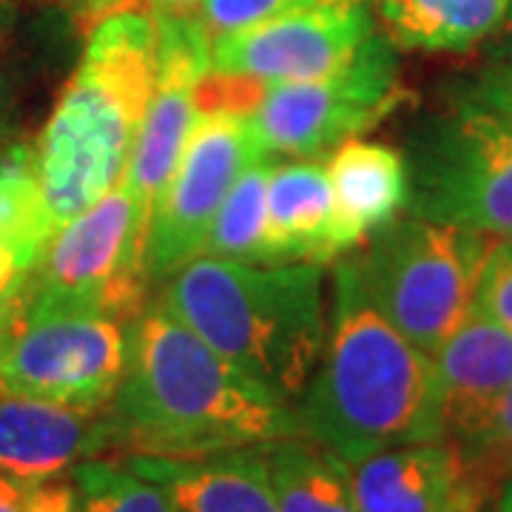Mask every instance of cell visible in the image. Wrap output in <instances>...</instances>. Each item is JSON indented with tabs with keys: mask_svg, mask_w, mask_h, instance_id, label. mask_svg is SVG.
<instances>
[{
	"mask_svg": "<svg viewBox=\"0 0 512 512\" xmlns=\"http://www.w3.org/2000/svg\"><path fill=\"white\" fill-rule=\"evenodd\" d=\"M106 450H114L109 407H66L0 387V473L55 478Z\"/></svg>",
	"mask_w": 512,
	"mask_h": 512,
	"instance_id": "5bb4252c",
	"label": "cell"
},
{
	"mask_svg": "<svg viewBox=\"0 0 512 512\" xmlns=\"http://www.w3.org/2000/svg\"><path fill=\"white\" fill-rule=\"evenodd\" d=\"M376 35L365 0H319L305 9L211 40V69L265 83L339 72Z\"/></svg>",
	"mask_w": 512,
	"mask_h": 512,
	"instance_id": "8fae6325",
	"label": "cell"
},
{
	"mask_svg": "<svg viewBox=\"0 0 512 512\" xmlns=\"http://www.w3.org/2000/svg\"><path fill=\"white\" fill-rule=\"evenodd\" d=\"M441 439H473L512 387V333L476 308L433 353Z\"/></svg>",
	"mask_w": 512,
	"mask_h": 512,
	"instance_id": "9a60e30c",
	"label": "cell"
},
{
	"mask_svg": "<svg viewBox=\"0 0 512 512\" xmlns=\"http://www.w3.org/2000/svg\"><path fill=\"white\" fill-rule=\"evenodd\" d=\"M510 12L512 0H376L382 35L407 52H467Z\"/></svg>",
	"mask_w": 512,
	"mask_h": 512,
	"instance_id": "d6986e66",
	"label": "cell"
},
{
	"mask_svg": "<svg viewBox=\"0 0 512 512\" xmlns=\"http://www.w3.org/2000/svg\"><path fill=\"white\" fill-rule=\"evenodd\" d=\"M126 464L171 495L180 512H279L262 444L202 456H126Z\"/></svg>",
	"mask_w": 512,
	"mask_h": 512,
	"instance_id": "2e32d148",
	"label": "cell"
},
{
	"mask_svg": "<svg viewBox=\"0 0 512 512\" xmlns=\"http://www.w3.org/2000/svg\"><path fill=\"white\" fill-rule=\"evenodd\" d=\"M328 322L322 359L293 407L302 436L345 464L402 444L439 441L433 356L404 339L370 302L353 256L336 265Z\"/></svg>",
	"mask_w": 512,
	"mask_h": 512,
	"instance_id": "7a4b0ae2",
	"label": "cell"
},
{
	"mask_svg": "<svg viewBox=\"0 0 512 512\" xmlns=\"http://www.w3.org/2000/svg\"><path fill=\"white\" fill-rule=\"evenodd\" d=\"M114 450L202 456L302 436L296 410L222 359L163 305L128 322V362L109 402Z\"/></svg>",
	"mask_w": 512,
	"mask_h": 512,
	"instance_id": "6da1fadb",
	"label": "cell"
},
{
	"mask_svg": "<svg viewBox=\"0 0 512 512\" xmlns=\"http://www.w3.org/2000/svg\"><path fill=\"white\" fill-rule=\"evenodd\" d=\"M202 0H143L151 15H197Z\"/></svg>",
	"mask_w": 512,
	"mask_h": 512,
	"instance_id": "4dcf8cb0",
	"label": "cell"
},
{
	"mask_svg": "<svg viewBox=\"0 0 512 512\" xmlns=\"http://www.w3.org/2000/svg\"><path fill=\"white\" fill-rule=\"evenodd\" d=\"M66 9H72V15L83 26L86 32L92 29L97 20H103L111 12H120V9H143V0H60Z\"/></svg>",
	"mask_w": 512,
	"mask_h": 512,
	"instance_id": "f1b7e54d",
	"label": "cell"
},
{
	"mask_svg": "<svg viewBox=\"0 0 512 512\" xmlns=\"http://www.w3.org/2000/svg\"><path fill=\"white\" fill-rule=\"evenodd\" d=\"M325 171L336 200L342 251L362 245L407 208V160L396 148L353 137L330 151Z\"/></svg>",
	"mask_w": 512,
	"mask_h": 512,
	"instance_id": "e0dca14e",
	"label": "cell"
},
{
	"mask_svg": "<svg viewBox=\"0 0 512 512\" xmlns=\"http://www.w3.org/2000/svg\"><path fill=\"white\" fill-rule=\"evenodd\" d=\"M154 80V15L120 9L97 20L35 151L37 180L57 228L123 180Z\"/></svg>",
	"mask_w": 512,
	"mask_h": 512,
	"instance_id": "277c9868",
	"label": "cell"
},
{
	"mask_svg": "<svg viewBox=\"0 0 512 512\" xmlns=\"http://www.w3.org/2000/svg\"><path fill=\"white\" fill-rule=\"evenodd\" d=\"M458 447L490 487L512 476V387L495 404L490 419L484 421L476 436Z\"/></svg>",
	"mask_w": 512,
	"mask_h": 512,
	"instance_id": "cb8c5ba5",
	"label": "cell"
},
{
	"mask_svg": "<svg viewBox=\"0 0 512 512\" xmlns=\"http://www.w3.org/2000/svg\"><path fill=\"white\" fill-rule=\"evenodd\" d=\"M365 242L353 259L370 302L433 356L473 311L478 274L495 239L410 214Z\"/></svg>",
	"mask_w": 512,
	"mask_h": 512,
	"instance_id": "5b68a950",
	"label": "cell"
},
{
	"mask_svg": "<svg viewBox=\"0 0 512 512\" xmlns=\"http://www.w3.org/2000/svg\"><path fill=\"white\" fill-rule=\"evenodd\" d=\"M393 52L396 46L376 32L339 72L268 83L254 111L265 151L316 160L382 123L407 97Z\"/></svg>",
	"mask_w": 512,
	"mask_h": 512,
	"instance_id": "9c48e42d",
	"label": "cell"
},
{
	"mask_svg": "<svg viewBox=\"0 0 512 512\" xmlns=\"http://www.w3.org/2000/svg\"><path fill=\"white\" fill-rule=\"evenodd\" d=\"M157 305L288 404L305 393L328 339L325 271L316 262L197 256L165 279Z\"/></svg>",
	"mask_w": 512,
	"mask_h": 512,
	"instance_id": "3957f363",
	"label": "cell"
},
{
	"mask_svg": "<svg viewBox=\"0 0 512 512\" xmlns=\"http://www.w3.org/2000/svg\"><path fill=\"white\" fill-rule=\"evenodd\" d=\"M407 208L421 220L512 239V123L473 97L416 131Z\"/></svg>",
	"mask_w": 512,
	"mask_h": 512,
	"instance_id": "8992f818",
	"label": "cell"
},
{
	"mask_svg": "<svg viewBox=\"0 0 512 512\" xmlns=\"http://www.w3.org/2000/svg\"><path fill=\"white\" fill-rule=\"evenodd\" d=\"M268 154L251 163L228 197L220 205L217 217L208 228V237L200 256L248 262V265H274L276 256L268 242Z\"/></svg>",
	"mask_w": 512,
	"mask_h": 512,
	"instance_id": "7402d4cb",
	"label": "cell"
},
{
	"mask_svg": "<svg viewBox=\"0 0 512 512\" xmlns=\"http://www.w3.org/2000/svg\"><path fill=\"white\" fill-rule=\"evenodd\" d=\"M57 234L37 180L35 154L15 151L0 160V282L23 285Z\"/></svg>",
	"mask_w": 512,
	"mask_h": 512,
	"instance_id": "ffe728a7",
	"label": "cell"
},
{
	"mask_svg": "<svg viewBox=\"0 0 512 512\" xmlns=\"http://www.w3.org/2000/svg\"><path fill=\"white\" fill-rule=\"evenodd\" d=\"M279 512H359L348 464L305 436L262 444Z\"/></svg>",
	"mask_w": 512,
	"mask_h": 512,
	"instance_id": "44dd1931",
	"label": "cell"
},
{
	"mask_svg": "<svg viewBox=\"0 0 512 512\" xmlns=\"http://www.w3.org/2000/svg\"><path fill=\"white\" fill-rule=\"evenodd\" d=\"M0 109H3V100H0ZM0 123H3V120H0Z\"/></svg>",
	"mask_w": 512,
	"mask_h": 512,
	"instance_id": "836d02e7",
	"label": "cell"
},
{
	"mask_svg": "<svg viewBox=\"0 0 512 512\" xmlns=\"http://www.w3.org/2000/svg\"><path fill=\"white\" fill-rule=\"evenodd\" d=\"M0 512H74L72 476L18 478L0 473Z\"/></svg>",
	"mask_w": 512,
	"mask_h": 512,
	"instance_id": "484cf974",
	"label": "cell"
},
{
	"mask_svg": "<svg viewBox=\"0 0 512 512\" xmlns=\"http://www.w3.org/2000/svg\"><path fill=\"white\" fill-rule=\"evenodd\" d=\"M311 3H319V0H202L197 20L214 40V37L259 26L279 15H288L293 9H305Z\"/></svg>",
	"mask_w": 512,
	"mask_h": 512,
	"instance_id": "d4e9b609",
	"label": "cell"
},
{
	"mask_svg": "<svg viewBox=\"0 0 512 512\" xmlns=\"http://www.w3.org/2000/svg\"><path fill=\"white\" fill-rule=\"evenodd\" d=\"M507 43L501 46V52H498V57H507V60H512V12H510V18H507Z\"/></svg>",
	"mask_w": 512,
	"mask_h": 512,
	"instance_id": "d6a6232c",
	"label": "cell"
},
{
	"mask_svg": "<svg viewBox=\"0 0 512 512\" xmlns=\"http://www.w3.org/2000/svg\"><path fill=\"white\" fill-rule=\"evenodd\" d=\"M74 512H180L171 495L123 461L86 458L72 467Z\"/></svg>",
	"mask_w": 512,
	"mask_h": 512,
	"instance_id": "603a6c76",
	"label": "cell"
},
{
	"mask_svg": "<svg viewBox=\"0 0 512 512\" xmlns=\"http://www.w3.org/2000/svg\"><path fill=\"white\" fill-rule=\"evenodd\" d=\"M268 151L256 134L254 117L197 114L183 157L151 214L148 271L168 279L202 254L208 228L239 174Z\"/></svg>",
	"mask_w": 512,
	"mask_h": 512,
	"instance_id": "30bf717a",
	"label": "cell"
},
{
	"mask_svg": "<svg viewBox=\"0 0 512 512\" xmlns=\"http://www.w3.org/2000/svg\"><path fill=\"white\" fill-rule=\"evenodd\" d=\"M470 97L512 123V60L495 55L493 63L476 77Z\"/></svg>",
	"mask_w": 512,
	"mask_h": 512,
	"instance_id": "83f0119b",
	"label": "cell"
},
{
	"mask_svg": "<svg viewBox=\"0 0 512 512\" xmlns=\"http://www.w3.org/2000/svg\"><path fill=\"white\" fill-rule=\"evenodd\" d=\"M495 512H512V476L507 478L504 490L498 495V507H495Z\"/></svg>",
	"mask_w": 512,
	"mask_h": 512,
	"instance_id": "1f68e13d",
	"label": "cell"
},
{
	"mask_svg": "<svg viewBox=\"0 0 512 512\" xmlns=\"http://www.w3.org/2000/svg\"><path fill=\"white\" fill-rule=\"evenodd\" d=\"M157 80L131 148L123 185L148 217L183 157L188 131L197 120L194 89L211 72V37L197 15H154Z\"/></svg>",
	"mask_w": 512,
	"mask_h": 512,
	"instance_id": "7c38bea8",
	"label": "cell"
},
{
	"mask_svg": "<svg viewBox=\"0 0 512 512\" xmlns=\"http://www.w3.org/2000/svg\"><path fill=\"white\" fill-rule=\"evenodd\" d=\"M23 288H26V282H23V285L0 282V333L6 330V325H9L12 319H15L20 302H23Z\"/></svg>",
	"mask_w": 512,
	"mask_h": 512,
	"instance_id": "f546056e",
	"label": "cell"
},
{
	"mask_svg": "<svg viewBox=\"0 0 512 512\" xmlns=\"http://www.w3.org/2000/svg\"><path fill=\"white\" fill-rule=\"evenodd\" d=\"M128 362V325L103 313L20 302L0 333V387L43 402L109 407Z\"/></svg>",
	"mask_w": 512,
	"mask_h": 512,
	"instance_id": "ba28073f",
	"label": "cell"
},
{
	"mask_svg": "<svg viewBox=\"0 0 512 512\" xmlns=\"http://www.w3.org/2000/svg\"><path fill=\"white\" fill-rule=\"evenodd\" d=\"M148 228L151 217L120 180L83 214L57 228L26 276L23 302L103 313L128 325L148 305Z\"/></svg>",
	"mask_w": 512,
	"mask_h": 512,
	"instance_id": "52a82bcc",
	"label": "cell"
},
{
	"mask_svg": "<svg viewBox=\"0 0 512 512\" xmlns=\"http://www.w3.org/2000/svg\"><path fill=\"white\" fill-rule=\"evenodd\" d=\"M473 308L512 333V239H495L481 265Z\"/></svg>",
	"mask_w": 512,
	"mask_h": 512,
	"instance_id": "4316f807",
	"label": "cell"
},
{
	"mask_svg": "<svg viewBox=\"0 0 512 512\" xmlns=\"http://www.w3.org/2000/svg\"><path fill=\"white\" fill-rule=\"evenodd\" d=\"M348 473L359 512H481L493 490L447 439L390 447Z\"/></svg>",
	"mask_w": 512,
	"mask_h": 512,
	"instance_id": "4fadbf2b",
	"label": "cell"
},
{
	"mask_svg": "<svg viewBox=\"0 0 512 512\" xmlns=\"http://www.w3.org/2000/svg\"><path fill=\"white\" fill-rule=\"evenodd\" d=\"M268 242L276 262H328L342 251L328 171L316 160L271 165Z\"/></svg>",
	"mask_w": 512,
	"mask_h": 512,
	"instance_id": "ac0fdd59",
	"label": "cell"
}]
</instances>
